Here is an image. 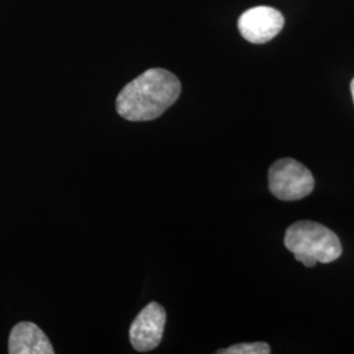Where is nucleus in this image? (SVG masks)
<instances>
[{
    "mask_svg": "<svg viewBox=\"0 0 354 354\" xmlns=\"http://www.w3.org/2000/svg\"><path fill=\"white\" fill-rule=\"evenodd\" d=\"M180 93L181 83L175 74L165 68H150L118 93L115 109L127 121H151L174 105Z\"/></svg>",
    "mask_w": 354,
    "mask_h": 354,
    "instance_id": "f257e3e1",
    "label": "nucleus"
},
{
    "mask_svg": "<svg viewBox=\"0 0 354 354\" xmlns=\"http://www.w3.org/2000/svg\"><path fill=\"white\" fill-rule=\"evenodd\" d=\"M283 241L295 260L307 268H314L317 263H332L342 253L339 236L332 230L313 221L292 223L286 230Z\"/></svg>",
    "mask_w": 354,
    "mask_h": 354,
    "instance_id": "f03ea898",
    "label": "nucleus"
},
{
    "mask_svg": "<svg viewBox=\"0 0 354 354\" xmlns=\"http://www.w3.org/2000/svg\"><path fill=\"white\" fill-rule=\"evenodd\" d=\"M269 190L281 201H297L311 194L315 187L313 174L302 163L283 158L269 168Z\"/></svg>",
    "mask_w": 354,
    "mask_h": 354,
    "instance_id": "7ed1b4c3",
    "label": "nucleus"
},
{
    "mask_svg": "<svg viewBox=\"0 0 354 354\" xmlns=\"http://www.w3.org/2000/svg\"><path fill=\"white\" fill-rule=\"evenodd\" d=\"M285 19L282 13L266 6L253 7L241 15L238 28L244 39L252 44H266L282 30Z\"/></svg>",
    "mask_w": 354,
    "mask_h": 354,
    "instance_id": "20e7f679",
    "label": "nucleus"
},
{
    "mask_svg": "<svg viewBox=\"0 0 354 354\" xmlns=\"http://www.w3.org/2000/svg\"><path fill=\"white\" fill-rule=\"evenodd\" d=\"M165 310L156 302L147 304L134 319L129 336L130 342L138 352H150L163 339Z\"/></svg>",
    "mask_w": 354,
    "mask_h": 354,
    "instance_id": "39448f33",
    "label": "nucleus"
},
{
    "mask_svg": "<svg viewBox=\"0 0 354 354\" xmlns=\"http://www.w3.org/2000/svg\"><path fill=\"white\" fill-rule=\"evenodd\" d=\"M8 353L53 354L54 349L44 330L30 322H21L11 330Z\"/></svg>",
    "mask_w": 354,
    "mask_h": 354,
    "instance_id": "423d86ee",
    "label": "nucleus"
},
{
    "mask_svg": "<svg viewBox=\"0 0 354 354\" xmlns=\"http://www.w3.org/2000/svg\"><path fill=\"white\" fill-rule=\"evenodd\" d=\"M272 352L270 346L266 342H244L232 345L227 349L218 351V354H269Z\"/></svg>",
    "mask_w": 354,
    "mask_h": 354,
    "instance_id": "0eeeda50",
    "label": "nucleus"
},
{
    "mask_svg": "<svg viewBox=\"0 0 354 354\" xmlns=\"http://www.w3.org/2000/svg\"><path fill=\"white\" fill-rule=\"evenodd\" d=\"M351 89H352V96H353V102H354V79L352 80V84H351Z\"/></svg>",
    "mask_w": 354,
    "mask_h": 354,
    "instance_id": "6e6552de",
    "label": "nucleus"
}]
</instances>
